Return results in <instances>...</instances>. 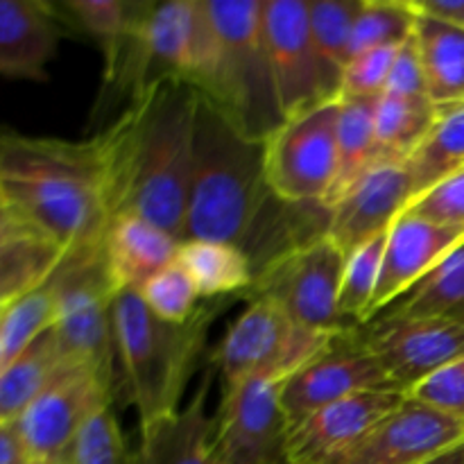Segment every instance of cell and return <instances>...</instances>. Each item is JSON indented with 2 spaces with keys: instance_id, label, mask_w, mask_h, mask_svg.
<instances>
[{
  "instance_id": "cell-1",
  "label": "cell",
  "mask_w": 464,
  "mask_h": 464,
  "mask_svg": "<svg viewBox=\"0 0 464 464\" xmlns=\"http://www.w3.org/2000/svg\"><path fill=\"white\" fill-rule=\"evenodd\" d=\"M320 211L329 208L276 199L266 177V140L243 134L198 93L184 240L234 245L256 276L285 252L326 234L329 213L308 218Z\"/></svg>"
},
{
  "instance_id": "cell-2",
  "label": "cell",
  "mask_w": 464,
  "mask_h": 464,
  "mask_svg": "<svg viewBox=\"0 0 464 464\" xmlns=\"http://www.w3.org/2000/svg\"><path fill=\"white\" fill-rule=\"evenodd\" d=\"M198 91L184 80L154 84L98 131L111 220L136 216L184 240L193 172Z\"/></svg>"
},
{
  "instance_id": "cell-3",
  "label": "cell",
  "mask_w": 464,
  "mask_h": 464,
  "mask_svg": "<svg viewBox=\"0 0 464 464\" xmlns=\"http://www.w3.org/2000/svg\"><path fill=\"white\" fill-rule=\"evenodd\" d=\"M0 195L68 254L95 247L111 222L102 139L34 136L0 122Z\"/></svg>"
},
{
  "instance_id": "cell-4",
  "label": "cell",
  "mask_w": 464,
  "mask_h": 464,
  "mask_svg": "<svg viewBox=\"0 0 464 464\" xmlns=\"http://www.w3.org/2000/svg\"><path fill=\"white\" fill-rule=\"evenodd\" d=\"M225 302L198 308L188 322H166L154 315L139 290L113 297V343L121 367V390L139 426L163 420L181 408L186 388L198 372L208 329Z\"/></svg>"
},
{
  "instance_id": "cell-5",
  "label": "cell",
  "mask_w": 464,
  "mask_h": 464,
  "mask_svg": "<svg viewBox=\"0 0 464 464\" xmlns=\"http://www.w3.org/2000/svg\"><path fill=\"white\" fill-rule=\"evenodd\" d=\"M218 54L207 84L211 100L243 134L266 140L284 125L263 39V0H207Z\"/></svg>"
},
{
  "instance_id": "cell-6",
  "label": "cell",
  "mask_w": 464,
  "mask_h": 464,
  "mask_svg": "<svg viewBox=\"0 0 464 464\" xmlns=\"http://www.w3.org/2000/svg\"><path fill=\"white\" fill-rule=\"evenodd\" d=\"M53 334L66 367L89 365L113 379L116 343H113V288L102 258V243L66 254L54 272Z\"/></svg>"
},
{
  "instance_id": "cell-7",
  "label": "cell",
  "mask_w": 464,
  "mask_h": 464,
  "mask_svg": "<svg viewBox=\"0 0 464 464\" xmlns=\"http://www.w3.org/2000/svg\"><path fill=\"white\" fill-rule=\"evenodd\" d=\"M338 334L304 329L267 297L249 299V306L229 326L213 353L222 390L254 376L288 381L299 367L329 347Z\"/></svg>"
},
{
  "instance_id": "cell-8",
  "label": "cell",
  "mask_w": 464,
  "mask_h": 464,
  "mask_svg": "<svg viewBox=\"0 0 464 464\" xmlns=\"http://www.w3.org/2000/svg\"><path fill=\"white\" fill-rule=\"evenodd\" d=\"M344 258L347 252L322 234L263 267L243 297L272 299L304 329L322 334L353 329L338 313Z\"/></svg>"
},
{
  "instance_id": "cell-9",
  "label": "cell",
  "mask_w": 464,
  "mask_h": 464,
  "mask_svg": "<svg viewBox=\"0 0 464 464\" xmlns=\"http://www.w3.org/2000/svg\"><path fill=\"white\" fill-rule=\"evenodd\" d=\"M340 100L285 121L266 139V177L285 204L324 207L338 175Z\"/></svg>"
},
{
  "instance_id": "cell-10",
  "label": "cell",
  "mask_w": 464,
  "mask_h": 464,
  "mask_svg": "<svg viewBox=\"0 0 464 464\" xmlns=\"http://www.w3.org/2000/svg\"><path fill=\"white\" fill-rule=\"evenodd\" d=\"M113 379L95 367H63L16 420L30 460L68 462L72 444L100 411L111 406Z\"/></svg>"
},
{
  "instance_id": "cell-11",
  "label": "cell",
  "mask_w": 464,
  "mask_h": 464,
  "mask_svg": "<svg viewBox=\"0 0 464 464\" xmlns=\"http://www.w3.org/2000/svg\"><path fill=\"white\" fill-rule=\"evenodd\" d=\"M285 381L254 376L222 392L213 442L225 464H288L290 421L281 403Z\"/></svg>"
},
{
  "instance_id": "cell-12",
  "label": "cell",
  "mask_w": 464,
  "mask_h": 464,
  "mask_svg": "<svg viewBox=\"0 0 464 464\" xmlns=\"http://www.w3.org/2000/svg\"><path fill=\"white\" fill-rule=\"evenodd\" d=\"M263 39L284 121L334 102L313 44L306 0H263Z\"/></svg>"
},
{
  "instance_id": "cell-13",
  "label": "cell",
  "mask_w": 464,
  "mask_h": 464,
  "mask_svg": "<svg viewBox=\"0 0 464 464\" xmlns=\"http://www.w3.org/2000/svg\"><path fill=\"white\" fill-rule=\"evenodd\" d=\"M361 343L408 394L430 374L464 356V315L394 317L379 315L358 326Z\"/></svg>"
},
{
  "instance_id": "cell-14",
  "label": "cell",
  "mask_w": 464,
  "mask_h": 464,
  "mask_svg": "<svg viewBox=\"0 0 464 464\" xmlns=\"http://www.w3.org/2000/svg\"><path fill=\"white\" fill-rule=\"evenodd\" d=\"M370 390H397V385L379 358L361 343L356 326L340 331L329 347L285 381L281 403L293 426L329 403Z\"/></svg>"
},
{
  "instance_id": "cell-15",
  "label": "cell",
  "mask_w": 464,
  "mask_h": 464,
  "mask_svg": "<svg viewBox=\"0 0 464 464\" xmlns=\"http://www.w3.org/2000/svg\"><path fill=\"white\" fill-rule=\"evenodd\" d=\"M403 399L399 390H370L311 412L290 426L288 464H343Z\"/></svg>"
},
{
  "instance_id": "cell-16",
  "label": "cell",
  "mask_w": 464,
  "mask_h": 464,
  "mask_svg": "<svg viewBox=\"0 0 464 464\" xmlns=\"http://www.w3.org/2000/svg\"><path fill=\"white\" fill-rule=\"evenodd\" d=\"M412 202V179L408 159L383 154L361 175V179L329 208L326 234L352 252L365 240L383 234Z\"/></svg>"
},
{
  "instance_id": "cell-17",
  "label": "cell",
  "mask_w": 464,
  "mask_h": 464,
  "mask_svg": "<svg viewBox=\"0 0 464 464\" xmlns=\"http://www.w3.org/2000/svg\"><path fill=\"white\" fill-rule=\"evenodd\" d=\"M464 442V420L406 394L343 464H424Z\"/></svg>"
},
{
  "instance_id": "cell-18",
  "label": "cell",
  "mask_w": 464,
  "mask_h": 464,
  "mask_svg": "<svg viewBox=\"0 0 464 464\" xmlns=\"http://www.w3.org/2000/svg\"><path fill=\"white\" fill-rule=\"evenodd\" d=\"M462 240L464 229L438 225L415 213L403 211L388 231L383 267L362 324L372 322L397 299H401Z\"/></svg>"
},
{
  "instance_id": "cell-19",
  "label": "cell",
  "mask_w": 464,
  "mask_h": 464,
  "mask_svg": "<svg viewBox=\"0 0 464 464\" xmlns=\"http://www.w3.org/2000/svg\"><path fill=\"white\" fill-rule=\"evenodd\" d=\"M66 23L62 7L45 0H0V75L48 80Z\"/></svg>"
},
{
  "instance_id": "cell-20",
  "label": "cell",
  "mask_w": 464,
  "mask_h": 464,
  "mask_svg": "<svg viewBox=\"0 0 464 464\" xmlns=\"http://www.w3.org/2000/svg\"><path fill=\"white\" fill-rule=\"evenodd\" d=\"M211 376L186 406L163 420L139 426L140 440L136 464H225L216 451V420L207 415Z\"/></svg>"
},
{
  "instance_id": "cell-21",
  "label": "cell",
  "mask_w": 464,
  "mask_h": 464,
  "mask_svg": "<svg viewBox=\"0 0 464 464\" xmlns=\"http://www.w3.org/2000/svg\"><path fill=\"white\" fill-rule=\"evenodd\" d=\"M181 243L161 227L136 216L109 222L102 258L116 293L140 290L154 275L177 263Z\"/></svg>"
},
{
  "instance_id": "cell-22",
  "label": "cell",
  "mask_w": 464,
  "mask_h": 464,
  "mask_svg": "<svg viewBox=\"0 0 464 464\" xmlns=\"http://www.w3.org/2000/svg\"><path fill=\"white\" fill-rule=\"evenodd\" d=\"M66 249L12 213L0 225V311L54 276Z\"/></svg>"
},
{
  "instance_id": "cell-23",
  "label": "cell",
  "mask_w": 464,
  "mask_h": 464,
  "mask_svg": "<svg viewBox=\"0 0 464 464\" xmlns=\"http://www.w3.org/2000/svg\"><path fill=\"white\" fill-rule=\"evenodd\" d=\"M417 16V14H415ZM415 41L426 89L438 109L464 102V27L417 16Z\"/></svg>"
},
{
  "instance_id": "cell-24",
  "label": "cell",
  "mask_w": 464,
  "mask_h": 464,
  "mask_svg": "<svg viewBox=\"0 0 464 464\" xmlns=\"http://www.w3.org/2000/svg\"><path fill=\"white\" fill-rule=\"evenodd\" d=\"M177 263L186 270L199 297L220 299L227 295L243 297L254 284L252 261L234 245L211 240H184Z\"/></svg>"
},
{
  "instance_id": "cell-25",
  "label": "cell",
  "mask_w": 464,
  "mask_h": 464,
  "mask_svg": "<svg viewBox=\"0 0 464 464\" xmlns=\"http://www.w3.org/2000/svg\"><path fill=\"white\" fill-rule=\"evenodd\" d=\"M63 367L53 329L45 331L0 372V421H16Z\"/></svg>"
},
{
  "instance_id": "cell-26",
  "label": "cell",
  "mask_w": 464,
  "mask_h": 464,
  "mask_svg": "<svg viewBox=\"0 0 464 464\" xmlns=\"http://www.w3.org/2000/svg\"><path fill=\"white\" fill-rule=\"evenodd\" d=\"M376 100L379 98H340L338 175L326 208L335 207L362 172L383 157L374 131Z\"/></svg>"
},
{
  "instance_id": "cell-27",
  "label": "cell",
  "mask_w": 464,
  "mask_h": 464,
  "mask_svg": "<svg viewBox=\"0 0 464 464\" xmlns=\"http://www.w3.org/2000/svg\"><path fill=\"white\" fill-rule=\"evenodd\" d=\"M464 168V102L438 109L433 127L408 159L412 199Z\"/></svg>"
},
{
  "instance_id": "cell-28",
  "label": "cell",
  "mask_w": 464,
  "mask_h": 464,
  "mask_svg": "<svg viewBox=\"0 0 464 464\" xmlns=\"http://www.w3.org/2000/svg\"><path fill=\"white\" fill-rule=\"evenodd\" d=\"M313 44L324 66L335 100L343 95V75L352 59V36L365 0H306Z\"/></svg>"
},
{
  "instance_id": "cell-29",
  "label": "cell",
  "mask_w": 464,
  "mask_h": 464,
  "mask_svg": "<svg viewBox=\"0 0 464 464\" xmlns=\"http://www.w3.org/2000/svg\"><path fill=\"white\" fill-rule=\"evenodd\" d=\"M381 315L447 317L464 315V240L453 247L424 279ZM379 317V315H376Z\"/></svg>"
},
{
  "instance_id": "cell-30",
  "label": "cell",
  "mask_w": 464,
  "mask_h": 464,
  "mask_svg": "<svg viewBox=\"0 0 464 464\" xmlns=\"http://www.w3.org/2000/svg\"><path fill=\"white\" fill-rule=\"evenodd\" d=\"M145 3H121V0H68L62 12L68 23H75L82 32L93 36L104 53V75L113 71L127 39L139 23Z\"/></svg>"
},
{
  "instance_id": "cell-31",
  "label": "cell",
  "mask_w": 464,
  "mask_h": 464,
  "mask_svg": "<svg viewBox=\"0 0 464 464\" xmlns=\"http://www.w3.org/2000/svg\"><path fill=\"white\" fill-rule=\"evenodd\" d=\"M435 118H438V107L430 100L381 95L374 109V131L381 152L390 157L411 159L417 145L430 131Z\"/></svg>"
},
{
  "instance_id": "cell-32",
  "label": "cell",
  "mask_w": 464,
  "mask_h": 464,
  "mask_svg": "<svg viewBox=\"0 0 464 464\" xmlns=\"http://www.w3.org/2000/svg\"><path fill=\"white\" fill-rule=\"evenodd\" d=\"M388 231L361 243L344 258L343 284H340L338 295V313L347 324L361 326L365 322L367 308H370L372 297H374L381 267H383Z\"/></svg>"
},
{
  "instance_id": "cell-33",
  "label": "cell",
  "mask_w": 464,
  "mask_h": 464,
  "mask_svg": "<svg viewBox=\"0 0 464 464\" xmlns=\"http://www.w3.org/2000/svg\"><path fill=\"white\" fill-rule=\"evenodd\" d=\"M54 315H57V297H54L53 279L9 304L0 313V344H3L5 365L25 352L45 331L53 329Z\"/></svg>"
},
{
  "instance_id": "cell-34",
  "label": "cell",
  "mask_w": 464,
  "mask_h": 464,
  "mask_svg": "<svg viewBox=\"0 0 464 464\" xmlns=\"http://www.w3.org/2000/svg\"><path fill=\"white\" fill-rule=\"evenodd\" d=\"M415 23L408 0H365L353 25L352 57L376 48H399L415 34Z\"/></svg>"
},
{
  "instance_id": "cell-35",
  "label": "cell",
  "mask_w": 464,
  "mask_h": 464,
  "mask_svg": "<svg viewBox=\"0 0 464 464\" xmlns=\"http://www.w3.org/2000/svg\"><path fill=\"white\" fill-rule=\"evenodd\" d=\"M68 464H136L111 406L82 429L68 453Z\"/></svg>"
},
{
  "instance_id": "cell-36",
  "label": "cell",
  "mask_w": 464,
  "mask_h": 464,
  "mask_svg": "<svg viewBox=\"0 0 464 464\" xmlns=\"http://www.w3.org/2000/svg\"><path fill=\"white\" fill-rule=\"evenodd\" d=\"M139 295L154 315L166 322H177V324L188 322L199 308L198 288L179 263H172L166 270L154 275L139 290Z\"/></svg>"
},
{
  "instance_id": "cell-37",
  "label": "cell",
  "mask_w": 464,
  "mask_h": 464,
  "mask_svg": "<svg viewBox=\"0 0 464 464\" xmlns=\"http://www.w3.org/2000/svg\"><path fill=\"white\" fill-rule=\"evenodd\" d=\"M399 48H376L349 59L340 98H381Z\"/></svg>"
},
{
  "instance_id": "cell-38",
  "label": "cell",
  "mask_w": 464,
  "mask_h": 464,
  "mask_svg": "<svg viewBox=\"0 0 464 464\" xmlns=\"http://www.w3.org/2000/svg\"><path fill=\"white\" fill-rule=\"evenodd\" d=\"M406 211L438 225L464 229V168L412 199Z\"/></svg>"
},
{
  "instance_id": "cell-39",
  "label": "cell",
  "mask_w": 464,
  "mask_h": 464,
  "mask_svg": "<svg viewBox=\"0 0 464 464\" xmlns=\"http://www.w3.org/2000/svg\"><path fill=\"white\" fill-rule=\"evenodd\" d=\"M408 397L464 420V356L408 390Z\"/></svg>"
},
{
  "instance_id": "cell-40",
  "label": "cell",
  "mask_w": 464,
  "mask_h": 464,
  "mask_svg": "<svg viewBox=\"0 0 464 464\" xmlns=\"http://www.w3.org/2000/svg\"><path fill=\"white\" fill-rule=\"evenodd\" d=\"M383 95H392V98H406V100H430L429 89H426L424 66H421L420 48H417L415 34L399 45L397 57H394L392 71H390L388 86H385Z\"/></svg>"
},
{
  "instance_id": "cell-41",
  "label": "cell",
  "mask_w": 464,
  "mask_h": 464,
  "mask_svg": "<svg viewBox=\"0 0 464 464\" xmlns=\"http://www.w3.org/2000/svg\"><path fill=\"white\" fill-rule=\"evenodd\" d=\"M417 16L464 27V0H408Z\"/></svg>"
},
{
  "instance_id": "cell-42",
  "label": "cell",
  "mask_w": 464,
  "mask_h": 464,
  "mask_svg": "<svg viewBox=\"0 0 464 464\" xmlns=\"http://www.w3.org/2000/svg\"><path fill=\"white\" fill-rule=\"evenodd\" d=\"M30 456L25 451L16 421H0V464H27Z\"/></svg>"
},
{
  "instance_id": "cell-43",
  "label": "cell",
  "mask_w": 464,
  "mask_h": 464,
  "mask_svg": "<svg viewBox=\"0 0 464 464\" xmlns=\"http://www.w3.org/2000/svg\"><path fill=\"white\" fill-rule=\"evenodd\" d=\"M424 464H464V442L447 449V451H442L440 456L430 458V460Z\"/></svg>"
},
{
  "instance_id": "cell-44",
  "label": "cell",
  "mask_w": 464,
  "mask_h": 464,
  "mask_svg": "<svg viewBox=\"0 0 464 464\" xmlns=\"http://www.w3.org/2000/svg\"><path fill=\"white\" fill-rule=\"evenodd\" d=\"M9 218H12V211H9V208H3V211H0V225H3V222H7Z\"/></svg>"
},
{
  "instance_id": "cell-45",
  "label": "cell",
  "mask_w": 464,
  "mask_h": 464,
  "mask_svg": "<svg viewBox=\"0 0 464 464\" xmlns=\"http://www.w3.org/2000/svg\"><path fill=\"white\" fill-rule=\"evenodd\" d=\"M5 367V353H3V344H0V372H3Z\"/></svg>"
},
{
  "instance_id": "cell-46",
  "label": "cell",
  "mask_w": 464,
  "mask_h": 464,
  "mask_svg": "<svg viewBox=\"0 0 464 464\" xmlns=\"http://www.w3.org/2000/svg\"><path fill=\"white\" fill-rule=\"evenodd\" d=\"M27 464H68V462H44V460H30Z\"/></svg>"
},
{
  "instance_id": "cell-47",
  "label": "cell",
  "mask_w": 464,
  "mask_h": 464,
  "mask_svg": "<svg viewBox=\"0 0 464 464\" xmlns=\"http://www.w3.org/2000/svg\"><path fill=\"white\" fill-rule=\"evenodd\" d=\"M3 208H7V207H5V202H3V195H0V211H3Z\"/></svg>"
},
{
  "instance_id": "cell-48",
  "label": "cell",
  "mask_w": 464,
  "mask_h": 464,
  "mask_svg": "<svg viewBox=\"0 0 464 464\" xmlns=\"http://www.w3.org/2000/svg\"><path fill=\"white\" fill-rule=\"evenodd\" d=\"M0 313H3V311H0Z\"/></svg>"
}]
</instances>
